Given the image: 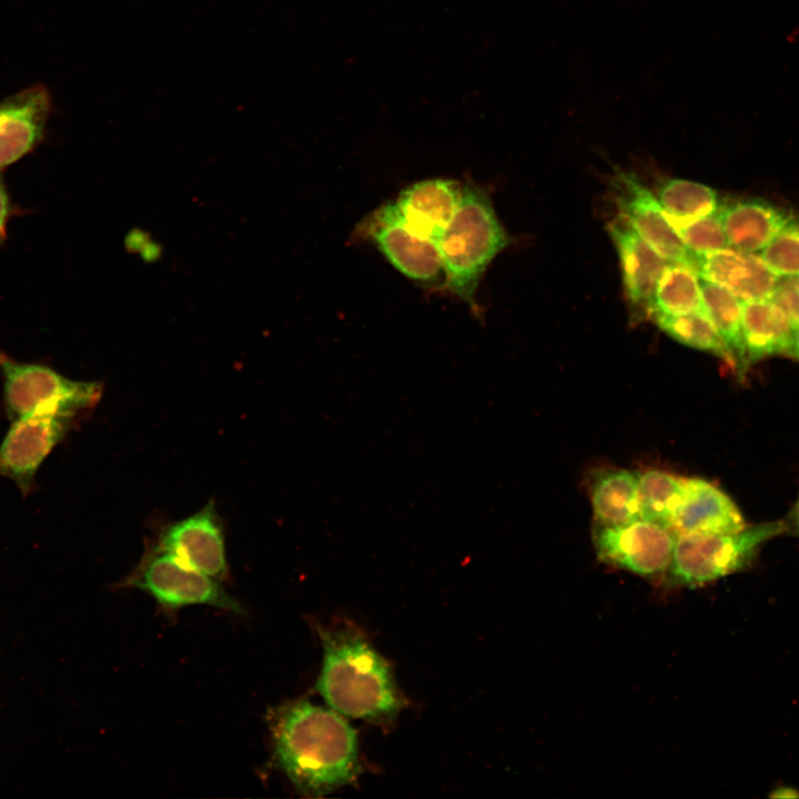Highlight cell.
<instances>
[{
    "instance_id": "obj_1",
    "label": "cell",
    "mask_w": 799,
    "mask_h": 799,
    "mask_svg": "<svg viewBox=\"0 0 799 799\" xmlns=\"http://www.w3.org/2000/svg\"><path fill=\"white\" fill-rule=\"evenodd\" d=\"M270 727L277 768L306 797H323L361 773L357 737L334 709L296 700L272 710Z\"/></svg>"
},
{
    "instance_id": "obj_2",
    "label": "cell",
    "mask_w": 799,
    "mask_h": 799,
    "mask_svg": "<svg viewBox=\"0 0 799 799\" xmlns=\"http://www.w3.org/2000/svg\"><path fill=\"white\" fill-rule=\"evenodd\" d=\"M323 663L316 688L343 716L388 724L405 706L392 667L366 635L350 621L317 628Z\"/></svg>"
},
{
    "instance_id": "obj_3",
    "label": "cell",
    "mask_w": 799,
    "mask_h": 799,
    "mask_svg": "<svg viewBox=\"0 0 799 799\" xmlns=\"http://www.w3.org/2000/svg\"><path fill=\"white\" fill-rule=\"evenodd\" d=\"M508 241L488 194L473 184L464 185L458 208L436 241L444 287L474 307L484 273Z\"/></svg>"
},
{
    "instance_id": "obj_4",
    "label": "cell",
    "mask_w": 799,
    "mask_h": 799,
    "mask_svg": "<svg viewBox=\"0 0 799 799\" xmlns=\"http://www.w3.org/2000/svg\"><path fill=\"white\" fill-rule=\"evenodd\" d=\"M779 522L745 527L734 533L676 534L667 575L680 586H698L744 568L758 548L781 533Z\"/></svg>"
},
{
    "instance_id": "obj_5",
    "label": "cell",
    "mask_w": 799,
    "mask_h": 799,
    "mask_svg": "<svg viewBox=\"0 0 799 799\" xmlns=\"http://www.w3.org/2000/svg\"><path fill=\"white\" fill-rule=\"evenodd\" d=\"M0 371L11 421L37 413L77 415L93 407L102 393L99 383L69 380L49 366L19 362L1 351Z\"/></svg>"
},
{
    "instance_id": "obj_6",
    "label": "cell",
    "mask_w": 799,
    "mask_h": 799,
    "mask_svg": "<svg viewBox=\"0 0 799 799\" xmlns=\"http://www.w3.org/2000/svg\"><path fill=\"white\" fill-rule=\"evenodd\" d=\"M356 231L406 279L425 287H444L443 264L436 241L414 231L395 201L375 209Z\"/></svg>"
},
{
    "instance_id": "obj_7",
    "label": "cell",
    "mask_w": 799,
    "mask_h": 799,
    "mask_svg": "<svg viewBox=\"0 0 799 799\" xmlns=\"http://www.w3.org/2000/svg\"><path fill=\"white\" fill-rule=\"evenodd\" d=\"M129 584L151 595L159 605L178 609L209 605L241 614L242 607L219 583L169 552L155 547L129 577Z\"/></svg>"
},
{
    "instance_id": "obj_8",
    "label": "cell",
    "mask_w": 799,
    "mask_h": 799,
    "mask_svg": "<svg viewBox=\"0 0 799 799\" xmlns=\"http://www.w3.org/2000/svg\"><path fill=\"white\" fill-rule=\"evenodd\" d=\"M675 542L672 529L644 519L615 526L597 524L594 532L600 560L644 577L667 573Z\"/></svg>"
},
{
    "instance_id": "obj_9",
    "label": "cell",
    "mask_w": 799,
    "mask_h": 799,
    "mask_svg": "<svg viewBox=\"0 0 799 799\" xmlns=\"http://www.w3.org/2000/svg\"><path fill=\"white\" fill-rule=\"evenodd\" d=\"M74 417L37 413L12 421L0 444V476L13 481L23 497L33 490L40 465L67 435Z\"/></svg>"
},
{
    "instance_id": "obj_10",
    "label": "cell",
    "mask_w": 799,
    "mask_h": 799,
    "mask_svg": "<svg viewBox=\"0 0 799 799\" xmlns=\"http://www.w3.org/2000/svg\"><path fill=\"white\" fill-rule=\"evenodd\" d=\"M610 186L623 221L666 260L692 266V255L668 222L656 193L628 171L617 170Z\"/></svg>"
},
{
    "instance_id": "obj_11",
    "label": "cell",
    "mask_w": 799,
    "mask_h": 799,
    "mask_svg": "<svg viewBox=\"0 0 799 799\" xmlns=\"http://www.w3.org/2000/svg\"><path fill=\"white\" fill-rule=\"evenodd\" d=\"M51 112V93L41 83L0 101V172L27 156L43 141Z\"/></svg>"
},
{
    "instance_id": "obj_12",
    "label": "cell",
    "mask_w": 799,
    "mask_h": 799,
    "mask_svg": "<svg viewBox=\"0 0 799 799\" xmlns=\"http://www.w3.org/2000/svg\"><path fill=\"white\" fill-rule=\"evenodd\" d=\"M156 547L219 580L227 573L223 529L212 503L165 526Z\"/></svg>"
},
{
    "instance_id": "obj_13",
    "label": "cell",
    "mask_w": 799,
    "mask_h": 799,
    "mask_svg": "<svg viewBox=\"0 0 799 799\" xmlns=\"http://www.w3.org/2000/svg\"><path fill=\"white\" fill-rule=\"evenodd\" d=\"M692 267L701 280L729 291L740 301L769 299L780 280L759 254L730 246L695 255Z\"/></svg>"
},
{
    "instance_id": "obj_14",
    "label": "cell",
    "mask_w": 799,
    "mask_h": 799,
    "mask_svg": "<svg viewBox=\"0 0 799 799\" xmlns=\"http://www.w3.org/2000/svg\"><path fill=\"white\" fill-rule=\"evenodd\" d=\"M616 247L624 290L634 309L650 314L658 279L670 261L660 255L620 218L608 225Z\"/></svg>"
},
{
    "instance_id": "obj_15",
    "label": "cell",
    "mask_w": 799,
    "mask_h": 799,
    "mask_svg": "<svg viewBox=\"0 0 799 799\" xmlns=\"http://www.w3.org/2000/svg\"><path fill=\"white\" fill-rule=\"evenodd\" d=\"M463 185L446 178L424 179L401 191L395 203L408 225L437 241L454 216Z\"/></svg>"
},
{
    "instance_id": "obj_16",
    "label": "cell",
    "mask_w": 799,
    "mask_h": 799,
    "mask_svg": "<svg viewBox=\"0 0 799 799\" xmlns=\"http://www.w3.org/2000/svg\"><path fill=\"white\" fill-rule=\"evenodd\" d=\"M717 215L728 245L761 252L795 218L783 209L759 200L736 201L719 206Z\"/></svg>"
},
{
    "instance_id": "obj_17",
    "label": "cell",
    "mask_w": 799,
    "mask_h": 799,
    "mask_svg": "<svg viewBox=\"0 0 799 799\" xmlns=\"http://www.w3.org/2000/svg\"><path fill=\"white\" fill-rule=\"evenodd\" d=\"M684 502L671 529L684 533H734L746 527L736 504L721 489L701 478L685 479Z\"/></svg>"
},
{
    "instance_id": "obj_18",
    "label": "cell",
    "mask_w": 799,
    "mask_h": 799,
    "mask_svg": "<svg viewBox=\"0 0 799 799\" xmlns=\"http://www.w3.org/2000/svg\"><path fill=\"white\" fill-rule=\"evenodd\" d=\"M741 314L748 365L767 356L791 354L795 327L773 301H741Z\"/></svg>"
},
{
    "instance_id": "obj_19",
    "label": "cell",
    "mask_w": 799,
    "mask_h": 799,
    "mask_svg": "<svg viewBox=\"0 0 799 799\" xmlns=\"http://www.w3.org/2000/svg\"><path fill=\"white\" fill-rule=\"evenodd\" d=\"M591 505L599 525H625L640 519L638 475L613 469L599 475L590 490Z\"/></svg>"
},
{
    "instance_id": "obj_20",
    "label": "cell",
    "mask_w": 799,
    "mask_h": 799,
    "mask_svg": "<svg viewBox=\"0 0 799 799\" xmlns=\"http://www.w3.org/2000/svg\"><path fill=\"white\" fill-rule=\"evenodd\" d=\"M706 310L701 280L687 263L669 262L655 287L650 315H680Z\"/></svg>"
},
{
    "instance_id": "obj_21",
    "label": "cell",
    "mask_w": 799,
    "mask_h": 799,
    "mask_svg": "<svg viewBox=\"0 0 799 799\" xmlns=\"http://www.w3.org/2000/svg\"><path fill=\"white\" fill-rule=\"evenodd\" d=\"M701 291L706 312L730 350L737 373L745 374L748 362L742 335L741 301L729 291L704 280Z\"/></svg>"
},
{
    "instance_id": "obj_22",
    "label": "cell",
    "mask_w": 799,
    "mask_h": 799,
    "mask_svg": "<svg viewBox=\"0 0 799 799\" xmlns=\"http://www.w3.org/2000/svg\"><path fill=\"white\" fill-rule=\"evenodd\" d=\"M640 519L671 529L685 497V479L661 471L638 475Z\"/></svg>"
},
{
    "instance_id": "obj_23",
    "label": "cell",
    "mask_w": 799,
    "mask_h": 799,
    "mask_svg": "<svg viewBox=\"0 0 799 799\" xmlns=\"http://www.w3.org/2000/svg\"><path fill=\"white\" fill-rule=\"evenodd\" d=\"M658 327L675 341L711 353L736 370L735 358L719 335L706 310L680 315H654Z\"/></svg>"
},
{
    "instance_id": "obj_24",
    "label": "cell",
    "mask_w": 799,
    "mask_h": 799,
    "mask_svg": "<svg viewBox=\"0 0 799 799\" xmlns=\"http://www.w3.org/2000/svg\"><path fill=\"white\" fill-rule=\"evenodd\" d=\"M656 195L670 219L696 220L712 215L719 209L717 192L712 188L685 179L664 181Z\"/></svg>"
},
{
    "instance_id": "obj_25",
    "label": "cell",
    "mask_w": 799,
    "mask_h": 799,
    "mask_svg": "<svg viewBox=\"0 0 799 799\" xmlns=\"http://www.w3.org/2000/svg\"><path fill=\"white\" fill-rule=\"evenodd\" d=\"M667 220L692 257L729 246L717 212L696 220Z\"/></svg>"
},
{
    "instance_id": "obj_26",
    "label": "cell",
    "mask_w": 799,
    "mask_h": 799,
    "mask_svg": "<svg viewBox=\"0 0 799 799\" xmlns=\"http://www.w3.org/2000/svg\"><path fill=\"white\" fill-rule=\"evenodd\" d=\"M759 255L778 277L799 275V221L789 223Z\"/></svg>"
},
{
    "instance_id": "obj_27",
    "label": "cell",
    "mask_w": 799,
    "mask_h": 799,
    "mask_svg": "<svg viewBox=\"0 0 799 799\" xmlns=\"http://www.w3.org/2000/svg\"><path fill=\"white\" fill-rule=\"evenodd\" d=\"M769 299L787 314L793 327L799 326V292L792 277L779 280Z\"/></svg>"
},
{
    "instance_id": "obj_28",
    "label": "cell",
    "mask_w": 799,
    "mask_h": 799,
    "mask_svg": "<svg viewBox=\"0 0 799 799\" xmlns=\"http://www.w3.org/2000/svg\"><path fill=\"white\" fill-rule=\"evenodd\" d=\"M14 212L9 192L0 174V245L7 239V226Z\"/></svg>"
},
{
    "instance_id": "obj_29",
    "label": "cell",
    "mask_w": 799,
    "mask_h": 799,
    "mask_svg": "<svg viewBox=\"0 0 799 799\" xmlns=\"http://www.w3.org/2000/svg\"><path fill=\"white\" fill-rule=\"evenodd\" d=\"M790 527L793 529L797 535H799V496L795 503V506L790 513L789 516V523Z\"/></svg>"
},
{
    "instance_id": "obj_30",
    "label": "cell",
    "mask_w": 799,
    "mask_h": 799,
    "mask_svg": "<svg viewBox=\"0 0 799 799\" xmlns=\"http://www.w3.org/2000/svg\"><path fill=\"white\" fill-rule=\"evenodd\" d=\"M799 361V326L795 327L791 354Z\"/></svg>"
},
{
    "instance_id": "obj_31",
    "label": "cell",
    "mask_w": 799,
    "mask_h": 799,
    "mask_svg": "<svg viewBox=\"0 0 799 799\" xmlns=\"http://www.w3.org/2000/svg\"><path fill=\"white\" fill-rule=\"evenodd\" d=\"M792 279H793V284H795V286H796L797 291L799 292V275H798V276H795V277H792Z\"/></svg>"
}]
</instances>
